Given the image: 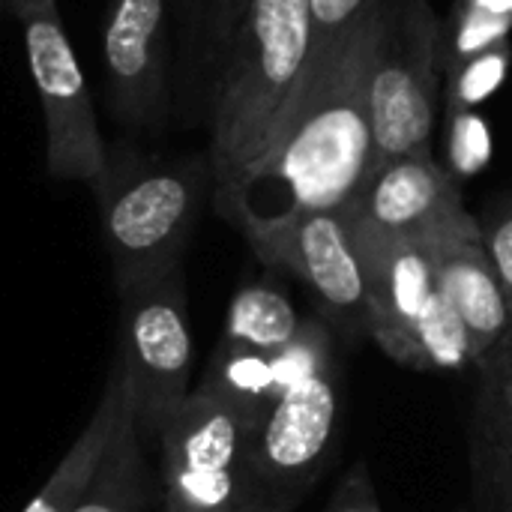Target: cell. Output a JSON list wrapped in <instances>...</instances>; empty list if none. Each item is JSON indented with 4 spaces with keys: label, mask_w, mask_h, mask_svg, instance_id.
Instances as JSON below:
<instances>
[{
    "label": "cell",
    "mask_w": 512,
    "mask_h": 512,
    "mask_svg": "<svg viewBox=\"0 0 512 512\" xmlns=\"http://www.w3.org/2000/svg\"><path fill=\"white\" fill-rule=\"evenodd\" d=\"M366 15L315 69L243 183L216 204L246 237L312 213H345L378 165L369 114Z\"/></svg>",
    "instance_id": "cell-1"
},
{
    "label": "cell",
    "mask_w": 512,
    "mask_h": 512,
    "mask_svg": "<svg viewBox=\"0 0 512 512\" xmlns=\"http://www.w3.org/2000/svg\"><path fill=\"white\" fill-rule=\"evenodd\" d=\"M309 54V0H249L207 105L216 204L243 183L273 144L306 84Z\"/></svg>",
    "instance_id": "cell-2"
},
{
    "label": "cell",
    "mask_w": 512,
    "mask_h": 512,
    "mask_svg": "<svg viewBox=\"0 0 512 512\" xmlns=\"http://www.w3.org/2000/svg\"><path fill=\"white\" fill-rule=\"evenodd\" d=\"M444 24L429 0H372L369 114L378 162L435 156Z\"/></svg>",
    "instance_id": "cell-3"
},
{
    "label": "cell",
    "mask_w": 512,
    "mask_h": 512,
    "mask_svg": "<svg viewBox=\"0 0 512 512\" xmlns=\"http://www.w3.org/2000/svg\"><path fill=\"white\" fill-rule=\"evenodd\" d=\"M207 186L210 159L135 162L114 168L96 192L117 291L180 267Z\"/></svg>",
    "instance_id": "cell-4"
},
{
    "label": "cell",
    "mask_w": 512,
    "mask_h": 512,
    "mask_svg": "<svg viewBox=\"0 0 512 512\" xmlns=\"http://www.w3.org/2000/svg\"><path fill=\"white\" fill-rule=\"evenodd\" d=\"M117 294V366L129 381L141 438H156L192 393L189 375L195 345L189 327L183 264L138 279Z\"/></svg>",
    "instance_id": "cell-5"
},
{
    "label": "cell",
    "mask_w": 512,
    "mask_h": 512,
    "mask_svg": "<svg viewBox=\"0 0 512 512\" xmlns=\"http://www.w3.org/2000/svg\"><path fill=\"white\" fill-rule=\"evenodd\" d=\"M249 432L252 426L231 405L192 390L156 435L162 512H252Z\"/></svg>",
    "instance_id": "cell-6"
},
{
    "label": "cell",
    "mask_w": 512,
    "mask_h": 512,
    "mask_svg": "<svg viewBox=\"0 0 512 512\" xmlns=\"http://www.w3.org/2000/svg\"><path fill=\"white\" fill-rule=\"evenodd\" d=\"M18 21L24 24L27 66L42 105L48 174L99 192L111 174V156L57 3L33 9Z\"/></svg>",
    "instance_id": "cell-7"
},
{
    "label": "cell",
    "mask_w": 512,
    "mask_h": 512,
    "mask_svg": "<svg viewBox=\"0 0 512 512\" xmlns=\"http://www.w3.org/2000/svg\"><path fill=\"white\" fill-rule=\"evenodd\" d=\"M339 423L336 366L291 387L249 432L246 480L252 512H291L312 489Z\"/></svg>",
    "instance_id": "cell-8"
},
{
    "label": "cell",
    "mask_w": 512,
    "mask_h": 512,
    "mask_svg": "<svg viewBox=\"0 0 512 512\" xmlns=\"http://www.w3.org/2000/svg\"><path fill=\"white\" fill-rule=\"evenodd\" d=\"M102 63L111 114L132 132L159 135L174 102L168 0H108Z\"/></svg>",
    "instance_id": "cell-9"
},
{
    "label": "cell",
    "mask_w": 512,
    "mask_h": 512,
    "mask_svg": "<svg viewBox=\"0 0 512 512\" xmlns=\"http://www.w3.org/2000/svg\"><path fill=\"white\" fill-rule=\"evenodd\" d=\"M267 267L297 276L324 312L354 333H369V291L345 213H312L246 237Z\"/></svg>",
    "instance_id": "cell-10"
},
{
    "label": "cell",
    "mask_w": 512,
    "mask_h": 512,
    "mask_svg": "<svg viewBox=\"0 0 512 512\" xmlns=\"http://www.w3.org/2000/svg\"><path fill=\"white\" fill-rule=\"evenodd\" d=\"M345 216L369 231L423 243L483 234L480 222L468 213L456 180L435 156L378 162Z\"/></svg>",
    "instance_id": "cell-11"
},
{
    "label": "cell",
    "mask_w": 512,
    "mask_h": 512,
    "mask_svg": "<svg viewBox=\"0 0 512 512\" xmlns=\"http://www.w3.org/2000/svg\"><path fill=\"white\" fill-rule=\"evenodd\" d=\"M345 222L366 273L369 333L396 363L405 366L411 333L429 300L438 294L432 243L387 237L351 222L348 216Z\"/></svg>",
    "instance_id": "cell-12"
},
{
    "label": "cell",
    "mask_w": 512,
    "mask_h": 512,
    "mask_svg": "<svg viewBox=\"0 0 512 512\" xmlns=\"http://www.w3.org/2000/svg\"><path fill=\"white\" fill-rule=\"evenodd\" d=\"M441 297L462 318L477 366L489 369L512 342V312L504 288L489 264L483 234L432 243Z\"/></svg>",
    "instance_id": "cell-13"
},
{
    "label": "cell",
    "mask_w": 512,
    "mask_h": 512,
    "mask_svg": "<svg viewBox=\"0 0 512 512\" xmlns=\"http://www.w3.org/2000/svg\"><path fill=\"white\" fill-rule=\"evenodd\" d=\"M249 0H168L174 33V72L183 93H198L207 105L222 72L234 33Z\"/></svg>",
    "instance_id": "cell-14"
},
{
    "label": "cell",
    "mask_w": 512,
    "mask_h": 512,
    "mask_svg": "<svg viewBox=\"0 0 512 512\" xmlns=\"http://www.w3.org/2000/svg\"><path fill=\"white\" fill-rule=\"evenodd\" d=\"M126 396H129V381H126L123 369L114 363L93 417L87 420L81 435L72 441L69 453L60 459V465L48 477L42 492L27 504L24 512H75L84 492L90 489L114 435H117V426H120L123 408H126Z\"/></svg>",
    "instance_id": "cell-15"
},
{
    "label": "cell",
    "mask_w": 512,
    "mask_h": 512,
    "mask_svg": "<svg viewBox=\"0 0 512 512\" xmlns=\"http://www.w3.org/2000/svg\"><path fill=\"white\" fill-rule=\"evenodd\" d=\"M153 489L156 486L144 456V438L135 423V402L129 390L117 435L75 512H150Z\"/></svg>",
    "instance_id": "cell-16"
},
{
    "label": "cell",
    "mask_w": 512,
    "mask_h": 512,
    "mask_svg": "<svg viewBox=\"0 0 512 512\" xmlns=\"http://www.w3.org/2000/svg\"><path fill=\"white\" fill-rule=\"evenodd\" d=\"M300 327L303 318L285 291L267 282H249L231 297L222 345L276 357L297 339Z\"/></svg>",
    "instance_id": "cell-17"
},
{
    "label": "cell",
    "mask_w": 512,
    "mask_h": 512,
    "mask_svg": "<svg viewBox=\"0 0 512 512\" xmlns=\"http://www.w3.org/2000/svg\"><path fill=\"white\" fill-rule=\"evenodd\" d=\"M198 390L231 405L252 429L285 396L279 387V378H276L273 357L246 351V348H231L222 342H219V351H216Z\"/></svg>",
    "instance_id": "cell-18"
},
{
    "label": "cell",
    "mask_w": 512,
    "mask_h": 512,
    "mask_svg": "<svg viewBox=\"0 0 512 512\" xmlns=\"http://www.w3.org/2000/svg\"><path fill=\"white\" fill-rule=\"evenodd\" d=\"M471 363H477L471 336L456 309L438 291L411 333L405 366L420 372H462Z\"/></svg>",
    "instance_id": "cell-19"
},
{
    "label": "cell",
    "mask_w": 512,
    "mask_h": 512,
    "mask_svg": "<svg viewBox=\"0 0 512 512\" xmlns=\"http://www.w3.org/2000/svg\"><path fill=\"white\" fill-rule=\"evenodd\" d=\"M512 0H459L453 27H444V60L447 69L462 60L510 42Z\"/></svg>",
    "instance_id": "cell-20"
},
{
    "label": "cell",
    "mask_w": 512,
    "mask_h": 512,
    "mask_svg": "<svg viewBox=\"0 0 512 512\" xmlns=\"http://www.w3.org/2000/svg\"><path fill=\"white\" fill-rule=\"evenodd\" d=\"M510 57V42H504V45L486 48V51L462 60L459 66L447 69V75H444L447 111L453 117H459L462 111L468 114L474 105H480L486 96H492L498 90V84L507 78Z\"/></svg>",
    "instance_id": "cell-21"
},
{
    "label": "cell",
    "mask_w": 512,
    "mask_h": 512,
    "mask_svg": "<svg viewBox=\"0 0 512 512\" xmlns=\"http://www.w3.org/2000/svg\"><path fill=\"white\" fill-rule=\"evenodd\" d=\"M273 366L282 393H288L291 387H297L312 375L333 369V339L327 327L321 321H303L297 339L273 357Z\"/></svg>",
    "instance_id": "cell-22"
},
{
    "label": "cell",
    "mask_w": 512,
    "mask_h": 512,
    "mask_svg": "<svg viewBox=\"0 0 512 512\" xmlns=\"http://www.w3.org/2000/svg\"><path fill=\"white\" fill-rule=\"evenodd\" d=\"M372 0H309L312 9V54L306 78L336 51L342 36L366 15Z\"/></svg>",
    "instance_id": "cell-23"
},
{
    "label": "cell",
    "mask_w": 512,
    "mask_h": 512,
    "mask_svg": "<svg viewBox=\"0 0 512 512\" xmlns=\"http://www.w3.org/2000/svg\"><path fill=\"white\" fill-rule=\"evenodd\" d=\"M480 231H483V246H486L489 264L504 288V297H507L512 312V201L504 204L501 210H495L489 222H480Z\"/></svg>",
    "instance_id": "cell-24"
},
{
    "label": "cell",
    "mask_w": 512,
    "mask_h": 512,
    "mask_svg": "<svg viewBox=\"0 0 512 512\" xmlns=\"http://www.w3.org/2000/svg\"><path fill=\"white\" fill-rule=\"evenodd\" d=\"M324 512H384L378 504V492L372 483V471L366 462H354L339 489L333 492Z\"/></svg>",
    "instance_id": "cell-25"
},
{
    "label": "cell",
    "mask_w": 512,
    "mask_h": 512,
    "mask_svg": "<svg viewBox=\"0 0 512 512\" xmlns=\"http://www.w3.org/2000/svg\"><path fill=\"white\" fill-rule=\"evenodd\" d=\"M45 6H54V0H6V9H9L15 18H24L27 12L45 9Z\"/></svg>",
    "instance_id": "cell-26"
},
{
    "label": "cell",
    "mask_w": 512,
    "mask_h": 512,
    "mask_svg": "<svg viewBox=\"0 0 512 512\" xmlns=\"http://www.w3.org/2000/svg\"><path fill=\"white\" fill-rule=\"evenodd\" d=\"M504 399H507V414H510V423H512V375L507 378V384H504Z\"/></svg>",
    "instance_id": "cell-27"
},
{
    "label": "cell",
    "mask_w": 512,
    "mask_h": 512,
    "mask_svg": "<svg viewBox=\"0 0 512 512\" xmlns=\"http://www.w3.org/2000/svg\"><path fill=\"white\" fill-rule=\"evenodd\" d=\"M456 512H474V510H468V507H459V510Z\"/></svg>",
    "instance_id": "cell-28"
},
{
    "label": "cell",
    "mask_w": 512,
    "mask_h": 512,
    "mask_svg": "<svg viewBox=\"0 0 512 512\" xmlns=\"http://www.w3.org/2000/svg\"><path fill=\"white\" fill-rule=\"evenodd\" d=\"M0 6H6V0H0Z\"/></svg>",
    "instance_id": "cell-29"
}]
</instances>
